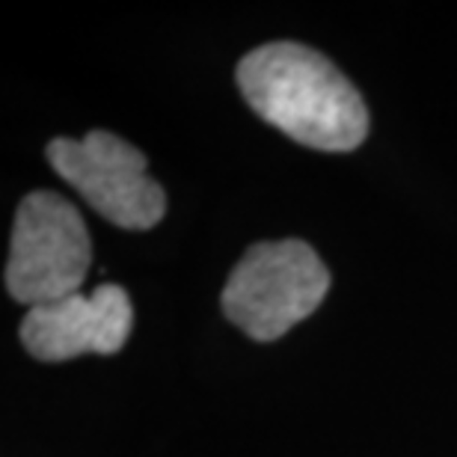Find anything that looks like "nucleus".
Returning a JSON list of instances; mask_svg holds the SVG:
<instances>
[{"label":"nucleus","instance_id":"nucleus-3","mask_svg":"<svg viewBox=\"0 0 457 457\" xmlns=\"http://www.w3.org/2000/svg\"><path fill=\"white\" fill-rule=\"evenodd\" d=\"M93 262L84 217L51 190L24 196L15 212L6 262V291L27 309L78 295Z\"/></svg>","mask_w":457,"mask_h":457},{"label":"nucleus","instance_id":"nucleus-4","mask_svg":"<svg viewBox=\"0 0 457 457\" xmlns=\"http://www.w3.org/2000/svg\"><path fill=\"white\" fill-rule=\"evenodd\" d=\"M48 161L104 220L119 228H152L163 220L167 194L149 176L145 154L111 131H89L84 140L57 137Z\"/></svg>","mask_w":457,"mask_h":457},{"label":"nucleus","instance_id":"nucleus-1","mask_svg":"<svg viewBox=\"0 0 457 457\" xmlns=\"http://www.w3.org/2000/svg\"><path fill=\"white\" fill-rule=\"evenodd\" d=\"M237 87L264 122L321 152H351L369 134L362 96L324 54L270 42L237 62Z\"/></svg>","mask_w":457,"mask_h":457},{"label":"nucleus","instance_id":"nucleus-5","mask_svg":"<svg viewBox=\"0 0 457 457\" xmlns=\"http://www.w3.org/2000/svg\"><path fill=\"white\" fill-rule=\"evenodd\" d=\"M134 327L131 297L122 286L104 282L96 291H78L57 303L27 309L21 342L42 362H62L80 353L122 351Z\"/></svg>","mask_w":457,"mask_h":457},{"label":"nucleus","instance_id":"nucleus-2","mask_svg":"<svg viewBox=\"0 0 457 457\" xmlns=\"http://www.w3.org/2000/svg\"><path fill=\"white\" fill-rule=\"evenodd\" d=\"M330 291V270L306 241L253 244L223 288V312L255 342H273L309 318Z\"/></svg>","mask_w":457,"mask_h":457}]
</instances>
